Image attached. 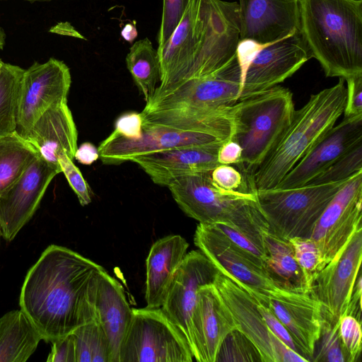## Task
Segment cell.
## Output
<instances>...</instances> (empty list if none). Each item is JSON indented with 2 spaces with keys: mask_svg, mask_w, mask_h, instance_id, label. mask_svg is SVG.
Here are the masks:
<instances>
[{
  "mask_svg": "<svg viewBox=\"0 0 362 362\" xmlns=\"http://www.w3.org/2000/svg\"><path fill=\"white\" fill-rule=\"evenodd\" d=\"M103 267L67 247L49 245L28 270L19 305L47 342L94 320L90 284Z\"/></svg>",
  "mask_w": 362,
  "mask_h": 362,
  "instance_id": "cell-1",
  "label": "cell"
},
{
  "mask_svg": "<svg viewBox=\"0 0 362 362\" xmlns=\"http://www.w3.org/2000/svg\"><path fill=\"white\" fill-rule=\"evenodd\" d=\"M240 41L239 5L223 0H189L179 24L157 49L160 85L216 74L235 57Z\"/></svg>",
  "mask_w": 362,
  "mask_h": 362,
  "instance_id": "cell-2",
  "label": "cell"
},
{
  "mask_svg": "<svg viewBox=\"0 0 362 362\" xmlns=\"http://www.w3.org/2000/svg\"><path fill=\"white\" fill-rule=\"evenodd\" d=\"M300 32L327 77L362 75V1L298 0Z\"/></svg>",
  "mask_w": 362,
  "mask_h": 362,
  "instance_id": "cell-3",
  "label": "cell"
},
{
  "mask_svg": "<svg viewBox=\"0 0 362 362\" xmlns=\"http://www.w3.org/2000/svg\"><path fill=\"white\" fill-rule=\"evenodd\" d=\"M345 80L310 96L295 110L291 122L266 159L247 177L251 192L275 188L294 165L317 145L344 113Z\"/></svg>",
  "mask_w": 362,
  "mask_h": 362,
  "instance_id": "cell-4",
  "label": "cell"
},
{
  "mask_svg": "<svg viewBox=\"0 0 362 362\" xmlns=\"http://www.w3.org/2000/svg\"><path fill=\"white\" fill-rule=\"evenodd\" d=\"M211 172L185 175L168 186L182 211L201 223H224L251 238L264 250L269 228L254 192L226 191L216 187Z\"/></svg>",
  "mask_w": 362,
  "mask_h": 362,
  "instance_id": "cell-5",
  "label": "cell"
},
{
  "mask_svg": "<svg viewBox=\"0 0 362 362\" xmlns=\"http://www.w3.org/2000/svg\"><path fill=\"white\" fill-rule=\"evenodd\" d=\"M231 139L242 148L238 165L245 177L266 159L290 125L293 93L280 86L240 98L233 105Z\"/></svg>",
  "mask_w": 362,
  "mask_h": 362,
  "instance_id": "cell-6",
  "label": "cell"
},
{
  "mask_svg": "<svg viewBox=\"0 0 362 362\" xmlns=\"http://www.w3.org/2000/svg\"><path fill=\"white\" fill-rule=\"evenodd\" d=\"M346 180L254 192L269 230L288 240L310 237L325 209Z\"/></svg>",
  "mask_w": 362,
  "mask_h": 362,
  "instance_id": "cell-7",
  "label": "cell"
},
{
  "mask_svg": "<svg viewBox=\"0 0 362 362\" xmlns=\"http://www.w3.org/2000/svg\"><path fill=\"white\" fill-rule=\"evenodd\" d=\"M193 358L185 334L161 308H132L119 362H192Z\"/></svg>",
  "mask_w": 362,
  "mask_h": 362,
  "instance_id": "cell-8",
  "label": "cell"
},
{
  "mask_svg": "<svg viewBox=\"0 0 362 362\" xmlns=\"http://www.w3.org/2000/svg\"><path fill=\"white\" fill-rule=\"evenodd\" d=\"M214 285L229 310L237 329L253 344L262 362L308 361L271 332L257 308L255 298L247 290L219 272Z\"/></svg>",
  "mask_w": 362,
  "mask_h": 362,
  "instance_id": "cell-9",
  "label": "cell"
},
{
  "mask_svg": "<svg viewBox=\"0 0 362 362\" xmlns=\"http://www.w3.org/2000/svg\"><path fill=\"white\" fill-rule=\"evenodd\" d=\"M362 170L349 177L316 222L310 238L320 248L325 264L337 257L361 228Z\"/></svg>",
  "mask_w": 362,
  "mask_h": 362,
  "instance_id": "cell-10",
  "label": "cell"
},
{
  "mask_svg": "<svg viewBox=\"0 0 362 362\" xmlns=\"http://www.w3.org/2000/svg\"><path fill=\"white\" fill-rule=\"evenodd\" d=\"M71 84L70 69L62 61L49 58L25 69L21 82L16 132L23 137L52 106L67 103Z\"/></svg>",
  "mask_w": 362,
  "mask_h": 362,
  "instance_id": "cell-11",
  "label": "cell"
},
{
  "mask_svg": "<svg viewBox=\"0 0 362 362\" xmlns=\"http://www.w3.org/2000/svg\"><path fill=\"white\" fill-rule=\"evenodd\" d=\"M194 243L218 271L262 299L280 288L265 269L259 267L211 224L199 223Z\"/></svg>",
  "mask_w": 362,
  "mask_h": 362,
  "instance_id": "cell-12",
  "label": "cell"
},
{
  "mask_svg": "<svg viewBox=\"0 0 362 362\" xmlns=\"http://www.w3.org/2000/svg\"><path fill=\"white\" fill-rule=\"evenodd\" d=\"M310 57L300 30L274 42L263 45L241 76L240 98L278 86Z\"/></svg>",
  "mask_w": 362,
  "mask_h": 362,
  "instance_id": "cell-13",
  "label": "cell"
},
{
  "mask_svg": "<svg viewBox=\"0 0 362 362\" xmlns=\"http://www.w3.org/2000/svg\"><path fill=\"white\" fill-rule=\"evenodd\" d=\"M362 259V228L342 252L327 264L316 276L310 294L322 305L323 316L336 324L346 315Z\"/></svg>",
  "mask_w": 362,
  "mask_h": 362,
  "instance_id": "cell-14",
  "label": "cell"
},
{
  "mask_svg": "<svg viewBox=\"0 0 362 362\" xmlns=\"http://www.w3.org/2000/svg\"><path fill=\"white\" fill-rule=\"evenodd\" d=\"M240 93V81L226 66L216 74L190 79L165 90H155L143 110L218 108L234 105Z\"/></svg>",
  "mask_w": 362,
  "mask_h": 362,
  "instance_id": "cell-15",
  "label": "cell"
},
{
  "mask_svg": "<svg viewBox=\"0 0 362 362\" xmlns=\"http://www.w3.org/2000/svg\"><path fill=\"white\" fill-rule=\"evenodd\" d=\"M141 136L131 139L112 132L98 148L99 158L107 165H119L135 156L170 148L223 143L222 136L204 132L185 131L160 126H142Z\"/></svg>",
  "mask_w": 362,
  "mask_h": 362,
  "instance_id": "cell-16",
  "label": "cell"
},
{
  "mask_svg": "<svg viewBox=\"0 0 362 362\" xmlns=\"http://www.w3.org/2000/svg\"><path fill=\"white\" fill-rule=\"evenodd\" d=\"M59 171L37 157L19 179L0 197V234L14 239L31 219L53 178Z\"/></svg>",
  "mask_w": 362,
  "mask_h": 362,
  "instance_id": "cell-17",
  "label": "cell"
},
{
  "mask_svg": "<svg viewBox=\"0 0 362 362\" xmlns=\"http://www.w3.org/2000/svg\"><path fill=\"white\" fill-rule=\"evenodd\" d=\"M218 273V269L199 250L190 251L177 269L160 307L185 334L191 351V316L198 291L204 285L213 284Z\"/></svg>",
  "mask_w": 362,
  "mask_h": 362,
  "instance_id": "cell-18",
  "label": "cell"
},
{
  "mask_svg": "<svg viewBox=\"0 0 362 362\" xmlns=\"http://www.w3.org/2000/svg\"><path fill=\"white\" fill-rule=\"evenodd\" d=\"M265 304L286 328L308 361H311L323 320L321 303L310 293L278 288Z\"/></svg>",
  "mask_w": 362,
  "mask_h": 362,
  "instance_id": "cell-19",
  "label": "cell"
},
{
  "mask_svg": "<svg viewBox=\"0 0 362 362\" xmlns=\"http://www.w3.org/2000/svg\"><path fill=\"white\" fill-rule=\"evenodd\" d=\"M240 40L272 43L300 30L298 0H239Z\"/></svg>",
  "mask_w": 362,
  "mask_h": 362,
  "instance_id": "cell-20",
  "label": "cell"
},
{
  "mask_svg": "<svg viewBox=\"0 0 362 362\" xmlns=\"http://www.w3.org/2000/svg\"><path fill=\"white\" fill-rule=\"evenodd\" d=\"M237 326L213 284L198 291L191 316L192 353L198 362H215L225 337Z\"/></svg>",
  "mask_w": 362,
  "mask_h": 362,
  "instance_id": "cell-21",
  "label": "cell"
},
{
  "mask_svg": "<svg viewBox=\"0 0 362 362\" xmlns=\"http://www.w3.org/2000/svg\"><path fill=\"white\" fill-rule=\"evenodd\" d=\"M362 143V114L344 117L287 173L275 188L301 187Z\"/></svg>",
  "mask_w": 362,
  "mask_h": 362,
  "instance_id": "cell-22",
  "label": "cell"
},
{
  "mask_svg": "<svg viewBox=\"0 0 362 362\" xmlns=\"http://www.w3.org/2000/svg\"><path fill=\"white\" fill-rule=\"evenodd\" d=\"M90 301L94 320L108 341L111 362H119L121 345L132 317L121 284L103 268L92 279Z\"/></svg>",
  "mask_w": 362,
  "mask_h": 362,
  "instance_id": "cell-23",
  "label": "cell"
},
{
  "mask_svg": "<svg viewBox=\"0 0 362 362\" xmlns=\"http://www.w3.org/2000/svg\"><path fill=\"white\" fill-rule=\"evenodd\" d=\"M223 143L177 147L137 156L129 161L138 164L155 184L168 187L179 177L211 172L221 165L217 156Z\"/></svg>",
  "mask_w": 362,
  "mask_h": 362,
  "instance_id": "cell-24",
  "label": "cell"
},
{
  "mask_svg": "<svg viewBox=\"0 0 362 362\" xmlns=\"http://www.w3.org/2000/svg\"><path fill=\"white\" fill-rule=\"evenodd\" d=\"M24 138L59 173V155L64 152L74 158L78 132L67 103L56 104L47 110L33 124Z\"/></svg>",
  "mask_w": 362,
  "mask_h": 362,
  "instance_id": "cell-25",
  "label": "cell"
},
{
  "mask_svg": "<svg viewBox=\"0 0 362 362\" xmlns=\"http://www.w3.org/2000/svg\"><path fill=\"white\" fill-rule=\"evenodd\" d=\"M188 247V243L180 235L163 237L152 245L146 261L145 300L147 308L162 306Z\"/></svg>",
  "mask_w": 362,
  "mask_h": 362,
  "instance_id": "cell-26",
  "label": "cell"
},
{
  "mask_svg": "<svg viewBox=\"0 0 362 362\" xmlns=\"http://www.w3.org/2000/svg\"><path fill=\"white\" fill-rule=\"evenodd\" d=\"M233 105L218 108L177 107L142 110L141 114L145 126L209 132L231 139L234 127Z\"/></svg>",
  "mask_w": 362,
  "mask_h": 362,
  "instance_id": "cell-27",
  "label": "cell"
},
{
  "mask_svg": "<svg viewBox=\"0 0 362 362\" xmlns=\"http://www.w3.org/2000/svg\"><path fill=\"white\" fill-rule=\"evenodd\" d=\"M42 340L25 313L12 310L0 317V362H25Z\"/></svg>",
  "mask_w": 362,
  "mask_h": 362,
  "instance_id": "cell-28",
  "label": "cell"
},
{
  "mask_svg": "<svg viewBox=\"0 0 362 362\" xmlns=\"http://www.w3.org/2000/svg\"><path fill=\"white\" fill-rule=\"evenodd\" d=\"M264 246L265 270L274 282L284 289L310 293L290 242L268 230L264 235Z\"/></svg>",
  "mask_w": 362,
  "mask_h": 362,
  "instance_id": "cell-29",
  "label": "cell"
},
{
  "mask_svg": "<svg viewBox=\"0 0 362 362\" xmlns=\"http://www.w3.org/2000/svg\"><path fill=\"white\" fill-rule=\"evenodd\" d=\"M37 157L35 149L16 132L0 136V197Z\"/></svg>",
  "mask_w": 362,
  "mask_h": 362,
  "instance_id": "cell-30",
  "label": "cell"
},
{
  "mask_svg": "<svg viewBox=\"0 0 362 362\" xmlns=\"http://www.w3.org/2000/svg\"><path fill=\"white\" fill-rule=\"evenodd\" d=\"M127 68L146 103L153 95L160 81V63L157 49L151 40L143 38L136 41L126 57Z\"/></svg>",
  "mask_w": 362,
  "mask_h": 362,
  "instance_id": "cell-31",
  "label": "cell"
},
{
  "mask_svg": "<svg viewBox=\"0 0 362 362\" xmlns=\"http://www.w3.org/2000/svg\"><path fill=\"white\" fill-rule=\"evenodd\" d=\"M23 69L4 63L0 70V136L16 132L18 98Z\"/></svg>",
  "mask_w": 362,
  "mask_h": 362,
  "instance_id": "cell-32",
  "label": "cell"
},
{
  "mask_svg": "<svg viewBox=\"0 0 362 362\" xmlns=\"http://www.w3.org/2000/svg\"><path fill=\"white\" fill-rule=\"evenodd\" d=\"M71 334L76 362H111L107 339L96 320L78 327Z\"/></svg>",
  "mask_w": 362,
  "mask_h": 362,
  "instance_id": "cell-33",
  "label": "cell"
},
{
  "mask_svg": "<svg viewBox=\"0 0 362 362\" xmlns=\"http://www.w3.org/2000/svg\"><path fill=\"white\" fill-rule=\"evenodd\" d=\"M298 264L308 292L310 293L313 282L319 272L326 265L321 251L310 238L295 237L288 240Z\"/></svg>",
  "mask_w": 362,
  "mask_h": 362,
  "instance_id": "cell-34",
  "label": "cell"
},
{
  "mask_svg": "<svg viewBox=\"0 0 362 362\" xmlns=\"http://www.w3.org/2000/svg\"><path fill=\"white\" fill-rule=\"evenodd\" d=\"M362 170V143L341 156L307 184H324L348 180Z\"/></svg>",
  "mask_w": 362,
  "mask_h": 362,
  "instance_id": "cell-35",
  "label": "cell"
},
{
  "mask_svg": "<svg viewBox=\"0 0 362 362\" xmlns=\"http://www.w3.org/2000/svg\"><path fill=\"white\" fill-rule=\"evenodd\" d=\"M339 322L333 324L323 316L321 332L315 344L311 361L346 362L339 332Z\"/></svg>",
  "mask_w": 362,
  "mask_h": 362,
  "instance_id": "cell-36",
  "label": "cell"
},
{
  "mask_svg": "<svg viewBox=\"0 0 362 362\" xmlns=\"http://www.w3.org/2000/svg\"><path fill=\"white\" fill-rule=\"evenodd\" d=\"M262 361L253 344L239 330L230 332L222 341L215 362Z\"/></svg>",
  "mask_w": 362,
  "mask_h": 362,
  "instance_id": "cell-37",
  "label": "cell"
},
{
  "mask_svg": "<svg viewBox=\"0 0 362 362\" xmlns=\"http://www.w3.org/2000/svg\"><path fill=\"white\" fill-rule=\"evenodd\" d=\"M339 332L346 362H355L361 352V322L345 315L339 319Z\"/></svg>",
  "mask_w": 362,
  "mask_h": 362,
  "instance_id": "cell-38",
  "label": "cell"
},
{
  "mask_svg": "<svg viewBox=\"0 0 362 362\" xmlns=\"http://www.w3.org/2000/svg\"><path fill=\"white\" fill-rule=\"evenodd\" d=\"M211 225L253 262L265 269L267 259L265 251L251 238L242 231L224 223H213Z\"/></svg>",
  "mask_w": 362,
  "mask_h": 362,
  "instance_id": "cell-39",
  "label": "cell"
},
{
  "mask_svg": "<svg viewBox=\"0 0 362 362\" xmlns=\"http://www.w3.org/2000/svg\"><path fill=\"white\" fill-rule=\"evenodd\" d=\"M188 1L163 0L161 22L157 36L158 47L165 43L179 24Z\"/></svg>",
  "mask_w": 362,
  "mask_h": 362,
  "instance_id": "cell-40",
  "label": "cell"
},
{
  "mask_svg": "<svg viewBox=\"0 0 362 362\" xmlns=\"http://www.w3.org/2000/svg\"><path fill=\"white\" fill-rule=\"evenodd\" d=\"M58 163L62 173L65 175L70 187L75 192L81 206H86L91 202V191L79 169L73 160L62 152L58 156Z\"/></svg>",
  "mask_w": 362,
  "mask_h": 362,
  "instance_id": "cell-41",
  "label": "cell"
},
{
  "mask_svg": "<svg viewBox=\"0 0 362 362\" xmlns=\"http://www.w3.org/2000/svg\"><path fill=\"white\" fill-rule=\"evenodd\" d=\"M213 184L226 191H243V177L240 172L230 165H219L211 173Z\"/></svg>",
  "mask_w": 362,
  "mask_h": 362,
  "instance_id": "cell-42",
  "label": "cell"
},
{
  "mask_svg": "<svg viewBox=\"0 0 362 362\" xmlns=\"http://www.w3.org/2000/svg\"><path fill=\"white\" fill-rule=\"evenodd\" d=\"M255 300L257 308L271 332L286 346L303 356L286 328L274 313L265 303L257 298Z\"/></svg>",
  "mask_w": 362,
  "mask_h": 362,
  "instance_id": "cell-43",
  "label": "cell"
},
{
  "mask_svg": "<svg viewBox=\"0 0 362 362\" xmlns=\"http://www.w3.org/2000/svg\"><path fill=\"white\" fill-rule=\"evenodd\" d=\"M143 119L141 112H127L117 118L115 130L117 134L124 138L136 139L141 136Z\"/></svg>",
  "mask_w": 362,
  "mask_h": 362,
  "instance_id": "cell-44",
  "label": "cell"
},
{
  "mask_svg": "<svg viewBox=\"0 0 362 362\" xmlns=\"http://www.w3.org/2000/svg\"><path fill=\"white\" fill-rule=\"evenodd\" d=\"M51 343L52 346L47 358V362H76L75 342L71 333Z\"/></svg>",
  "mask_w": 362,
  "mask_h": 362,
  "instance_id": "cell-45",
  "label": "cell"
},
{
  "mask_svg": "<svg viewBox=\"0 0 362 362\" xmlns=\"http://www.w3.org/2000/svg\"><path fill=\"white\" fill-rule=\"evenodd\" d=\"M346 81V100L344 117L362 114V75L345 80Z\"/></svg>",
  "mask_w": 362,
  "mask_h": 362,
  "instance_id": "cell-46",
  "label": "cell"
},
{
  "mask_svg": "<svg viewBox=\"0 0 362 362\" xmlns=\"http://www.w3.org/2000/svg\"><path fill=\"white\" fill-rule=\"evenodd\" d=\"M242 148L235 141L223 142L218 151V162L221 165H238L241 160Z\"/></svg>",
  "mask_w": 362,
  "mask_h": 362,
  "instance_id": "cell-47",
  "label": "cell"
},
{
  "mask_svg": "<svg viewBox=\"0 0 362 362\" xmlns=\"http://www.w3.org/2000/svg\"><path fill=\"white\" fill-rule=\"evenodd\" d=\"M361 274L360 272L356 278L346 311V315L353 316L359 322H361Z\"/></svg>",
  "mask_w": 362,
  "mask_h": 362,
  "instance_id": "cell-48",
  "label": "cell"
},
{
  "mask_svg": "<svg viewBox=\"0 0 362 362\" xmlns=\"http://www.w3.org/2000/svg\"><path fill=\"white\" fill-rule=\"evenodd\" d=\"M74 158L80 163L89 165L99 158L98 148L90 142H84L77 148Z\"/></svg>",
  "mask_w": 362,
  "mask_h": 362,
  "instance_id": "cell-49",
  "label": "cell"
},
{
  "mask_svg": "<svg viewBox=\"0 0 362 362\" xmlns=\"http://www.w3.org/2000/svg\"><path fill=\"white\" fill-rule=\"evenodd\" d=\"M6 33L4 30L0 28V49H3L6 43Z\"/></svg>",
  "mask_w": 362,
  "mask_h": 362,
  "instance_id": "cell-50",
  "label": "cell"
},
{
  "mask_svg": "<svg viewBox=\"0 0 362 362\" xmlns=\"http://www.w3.org/2000/svg\"><path fill=\"white\" fill-rule=\"evenodd\" d=\"M0 1H5V0H0ZM30 2H35V1H48L52 0H25Z\"/></svg>",
  "mask_w": 362,
  "mask_h": 362,
  "instance_id": "cell-51",
  "label": "cell"
},
{
  "mask_svg": "<svg viewBox=\"0 0 362 362\" xmlns=\"http://www.w3.org/2000/svg\"><path fill=\"white\" fill-rule=\"evenodd\" d=\"M4 62H3V61L0 59V70L1 69V67L3 66Z\"/></svg>",
  "mask_w": 362,
  "mask_h": 362,
  "instance_id": "cell-52",
  "label": "cell"
},
{
  "mask_svg": "<svg viewBox=\"0 0 362 362\" xmlns=\"http://www.w3.org/2000/svg\"><path fill=\"white\" fill-rule=\"evenodd\" d=\"M0 237H1V234H0Z\"/></svg>",
  "mask_w": 362,
  "mask_h": 362,
  "instance_id": "cell-53",
  "label": "cell"
}]
</instances>
